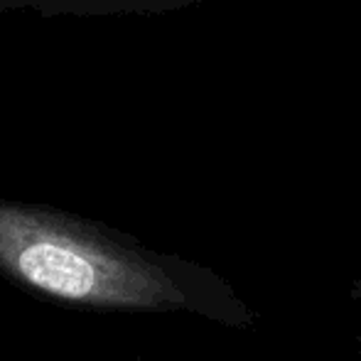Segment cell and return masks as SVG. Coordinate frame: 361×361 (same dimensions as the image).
<instances>
[{
	"label": "cell",
	"instance_id": "6da1fadb",
	"mask_svg": "<svg viewBox=\"0 0 361 361\" xmlns=\"http://www.w3.org/2000/svg\"><path fill=\"white\" fill-rule=\"evenodd\" d=\"M0 276L37 298L96 312L197 305L177 263L106 224L30 202L0 200Z\"/></svg>",
	"mask_w": 361,
	"mask_h": 361
},
{
	"label": "cell",
	"instance_id": "7a4b0ae2",
	"mask_svg": "<svg viewBox=\"0 0 361 361\" xmlns=\"http://www.w3.org/2000/svg\"><path fill=\"white\" fill-rule=\"evenodd\" d=\"M165 0H25V10H35L42 18H109V15L138 13L162 5Z\"/></svg>",
	"mask_w": 361,
	"mask_h": 361
}]
</instances>
